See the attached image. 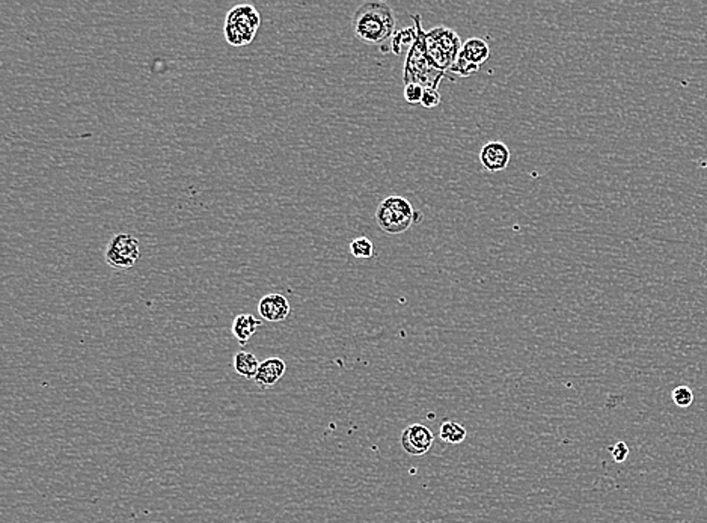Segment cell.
Returning <instances> with one entry per match:
<instances>
[{
    "label": "cell",
    "instance_id": "obj_1",
    "mask_svg": "<svg viewBox=\"0 0 707 523\" xmlns=\"http://www.w3.org/2000/svg\"><path fill=\"white\" fill-rule=\"evenodd\" d=\"M396 14L386 2L373 0L362 4L351 19L355 36L365 44H383L396 33Z\"/></svg>",
    "mask_w": 707,
    "mask_h": 523
},
{
    "label": "cell",
    "instance_id": "obj_2",
    "mask_svg": "<svg viewBox=\"0 0 707 523\" xmlns=\"http://www.w3.org/2000/svg\"><path fill=\"white\" fill-rule=\"evenodd\" d=\"M415 26H416V39L409 50V53L406 55V62H404V73H403V82L404 85L409 83H418L423 88H431L438 89L439 83L442 82V78L447 73H442L436 70L433 65H431L427 51H425V31L421 26V16H412Z\"/></svg>",
    "mask_w": 707,
    "mask_h": 523
},
{
    "label": "cell",
    "instance_id": "obj_3",
    "mask_svg": "<svg viewBox=\"0 0 707 523\" xmlns=\"http://www.w3.org/2000/svg\"><path fill=\"white\" fill-rule=\"evenodd\" d=\"M462 39L455 31L447 26H438L425 32V51L433 67L448 73L460 55Z\"/></svg>",
    "mask_w": 707,
    "mask_h": 523
},
{
    "label": "cell",
    "instance_id": "obj_4",
    "mask_svg": "<svg viewBox=\"0 0 707 523\" xmlns=\"http://www.w3.org/2000/svg\"><path fill=\"white\" fill-rule=\"evenodd\" d=\"M418 213L411 201L403 196H388L386 200L381 202L376 212V222L378 228L386 234H403L408 231L412 225L416 224Z\"/></svg>",
    "mask_w": 707,
    "mask_h": 523
},
{
    "label": "cell",
    "instance_id": "obj_5",
    "mask_svg": "<svg viewBox=\"0 0 707 523\" xmlns=\"http://www.w3.org/2000/svg\"><path fill=\"white\" fill-rule=\"evenodd\" d=\"M261 16L254 5H237L228 11L224 33L231 47H244L251 44L259 29Z\"/></svg>",
    "mask_w": 707,
    "mask_h": 523
},
{
    "label": "cell",
    "instance_id": "obj_6",
    "mask_svg": "<svg viewBox=\"0 0 707 523\" xmlns=\"http://www.w3.org/2000/svg\"><path fill=\"white\" fill-rule=\"evenodd\" d=\"M140 257L139 242L130 234H118L110 240L106 251V263L116 270L133 267Z\"/></svg>",
    "mask_w": 707,
    "mask_h": 523
},
{
    "label": "cell",
    "instance_id": "obj_7",
    "mask_svg": "<svg viewBox=\"0 0 707 523\" xmlns=\"http://www.w3.org/2000/svg\"><path fill=\"white\" fill-rule=\"evenodd\" d=\"M435 442V435L423 424H412L401 433V447L411 455H424Z\"/></svg>",
    "mask_w": 707,
    "mask_h": 523
},
{
    "label": "cell",
    "instance_id": "obj_8",
    "mask_svg": "<svg viewBox=\"0 0 707 523\" xmlns=\"http://www.w3.org/2000/svg\"><path fill=\"white\" fill-rule=\"evenodd\" d=\"M512 152L504 142L490 140L480 151V163L487 172H502L510 165Z\"/></svg>",
    "mask_w": 707,
    "mask_h": 523
},
{
    "label": "cell",
    "instance_id": "obj_9",
    "mask_svg": "<svg viewBox=\"0 0 707 523\" xmlns=\"http://www.w3.org/2000/svg\"><path fill=\"white\" fill-rule=\"evenodd\" d=\"M290 311H291L290 302H288L282 294L278 293L264 296L258 304L259 316L272 323L284 321L288 316H290Z\"/></svg>",
    "mask_w": 707,
    "mask_h": 523
},
{
    "label": "cell",
    "instance_id": "obj_10",
    "mask_svg": "<svg viewBox=\"0 0 707 523\" xmlns=\"http://www.w3.org/2000/svg\"><path fill=\"white\" fill-rule=\"evenodd\" d=\"M285 362L281 358H269L259 363L258 373L255 376V383L261 389H269L285 374Z\"/></svg>",
    "mask_w": 707,
    "mask_h": 523
},
{
    "label": "cell",
    "instance_id": "obj_11",
    "mask_svg": "<svg viewBox=\"0 0 707 523\" xmlns=\"http://www.w3.org/2000/svg\"><path fill=\"white\" fill-rule=\"evenodd\" d=\"M459 56L462 59L468 61L469 63L481 67V65L489 59L490 48H489V44H487L486 39L473 36V38L466 39V41L463 43Z\"/></svg>",
    "mask_w": 707,
    "mask_h": 523
},
{
    "label": "cell",
    "instance_id": "obj_12",
    "mask_svg": "<svg viewBox=\"0 0 707 523\" xmlns=\"http://www.w3.org/2000/svg\"><path fill=\"white\" fill-rule=\"evenodd\" d=\"M259 326H261V321L258 319H255L252 314H240V316L234 319L231 331H232V335L235 336V339L239 341V344L244 346L249 343V339H251L257 333Z\"/></svg>",
    "mask_w": 707,
    "mask_h": 523
},
{
    "label": "cell",
    "instance_id": "obj_13",
    "mask_svg": "<svg viewBox=\"0 0 707 523\" xmlns=\"http://www.w3.org/2000/svg\"><path fill=\"white\" fill-rule=\"evenodd\" d=\"M259 363L261 362L257 359V356L252 355V353H247V351H239L237 355L234 356L235 371H237L239 376L249 378V380L255 378L258 368H259Z\"/></svg>",
    "mask_w": 707,
    "mask_h": 523
},
{
    "label": "cell",
    "instance_id": "obj_14",
    "mask_svg": "<svg viewBox=\"0 0 707 523\" xmlns=\"http://www.w3.org/2000/svg\"><path fill=\"white\" fill-rule=\"evenodd\" d=\"M416 35H418L416 26H415V28H413V26H411V28H404L401 31H397L394 33V36H392V39H391V48H392V51H394L396 55H401V53H404V51H406V55H408L409 50L412 48V46L415 43Z\"/></svg>",
    "mask_w": 707,
    "mask_h": 523
},
{
    "label": "cell",
    "instance_id": "obj_15",
    "mask_svg": "<svg viewBox=\"0 0 707 523\" xmlns=\"http://www.w3.org/2000/svg\"><path fill=\"white\" fill-rule=\"evenodd\" d=\"M466 428L455 421H445L440 425L439 436L448 445H460L466 439Z\"/></svg>",
    "mask_w": 707,
    "mask_h": 523
},
{
    "label": "cell",
    "instance_id": "obj_16",
    "mask_svg": "<svg viewBox=\"0 0 707 523\" xmlns=\"http://www.w3.org/2000/svg\"><path fill=\"white\" fill-rule=\"evenodd\" d=\"M350 254L359 259L374 257V244L368 237H356L350 242Z\"/></svg>",
    "mask_w": 707,
    "mask_h": 523
},
{
    "label": "cell",
    "instance_id": "obj_17",
    "mask_svg": "<svg viewBox=\"0 0 707 523\" xmlns=\"http://www.w3.org/2000/svg\"><path fill=\"white\" fill-rule=\"evenodd\" d=\"M673 401L676 406L678 408H689L691 404L693 403V392L688 388V386H677L674 390H673V395H671Z\"/></svg>",
    "mask_w": 707,
    "mask_h": 523
},
{
    "label": "cell",
    "instance_id": "obj_18",
    "mask_svg": "<svg viewBox=\"0 0 707 523\" xmlns=\"http://www.w3.org/2000/svg\"><path fill=\"white\" fill-rule=\"evenodd\" d=\"M480 67H477V65H473V63H469L468 61L462 59L460 56L457 58V61L454 62L453 67L450 68L448 73H454L457 76H462V77H469V76H473L475 73H478Z\"/></svg>",
    "mask_w": 707,
    "mask_h": 523
},
{
    "label": "cell",
    "instance_id": "obj_19",
    "mask_svg": "<svg viewBox=\"0 0 707 523\" xmlns=\"http://www.w3.org/2000/svg\"><path fill=\"white\" fill-rule=\"evenodd\" d=\"M424 95V88L418 83H409L404 86V100L409 104H421Z\"/></svg>",
    "mask_w": 707,
    "mask_h": 523
},
{
    "label": "cell",
    "instance_id": "obj_20",
    "mask_svg": "<svg viewBox=\"0 0 707 523\" xmlns=\"http://www.w3.org/2000/svg\"><path fill=\"white\" fill-rule=\"evenodd\" d=\"M421 104L425 109H435L440 104V94L438 89L431 88H424V95L421 100Z\"/></svg>",
    "mask_w": 707,
    "mask_h": 523
},
{
    "label": "cell",
    "instance_id": "obj_21",
    "mask_svg": "<svg viewBox=\"0 0 707 523\" xmlns=\"http://www.w3.org/2000/svg\"><path fill=\"white\" fill-rule=\"evenodd\" d=\"M609 451H611V454L614 457V460L617 462V463H623L627 459V455H629V447H627L624 442L615 443V445Z\"/></svg>",
    "mask_w": 707,
    "mask_h": 523
}]
</instances>
